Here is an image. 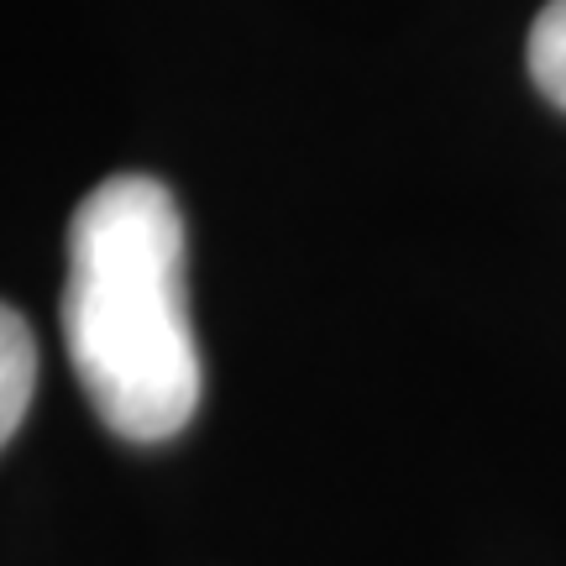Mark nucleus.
<instances>
[{"mask_svg": "<svg viewBox=\"0 0 566 566\" xmlns=\"http://www.w3.org/2000/svg\"><path fill=\"white\" fill-rule=\"evenodd\" d=\"M63 342L84 399L122 441H174L205 394L184 289V216L168 184L111 174L69 226Z\"/></svg>", "mask_w": 566, "mask_h": 566, "instance_id": "f257e3e1", "label": "nucleus"}, {"mask_svg": "<svg viewBox=\"0 0 566 566\" xmlns=\"http://www.w3.org/2000/svg\"><path fill=\"white\" fill-rule=\"evenodd\" d=\"M32 388H38V342H32V325L21 321L11 304H0V451L17 436V424L27 420Z\"/></svg>", "mask_w": 566, "mask_h": 566, "instance_id": "f03ea898", "label": "nucleus"}, {"mask_svg": "<svg viewBox=\"0 0 566 566\" xmlns=\"http://www.w3.org/2000/svg\"><path fill=\"white\" fill-rule=\"evenodd\" d=\"M530 80L556 111H566V0H546L530 27Z\"/></svg>", "mask_w": 566, "mask_h": 566, "instance_id": "7ed1b4c3", "label": "nucleus"}]
</instances>
